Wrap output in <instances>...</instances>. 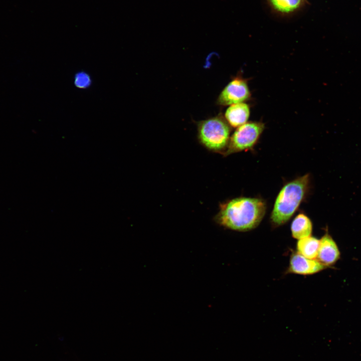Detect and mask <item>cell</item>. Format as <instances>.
Segmentation results:
<instances>
[{"label": "cell", "instance_id": "1", "mask_svg": "<svg viewBox=\"0 0 361 361\" xmlns=\"http://www.w3.org/2000/svg\"><path fill=\"white\" fill-rule=\"evenodd\" d=\"M267 209L260 198L240 197L219 205L214 221L226 229L247 232L255 229L263 220Z\"/></svg>", "mask_w": 361, "mask_h": 361}, {"label": "cell", "instance_id": "2", "mask_svg": "<svg viewBox=\"0 0 361 361\" xmlns=\"http://www.w3.org/2000/svg\"><path fill=\"white\" fill-rule=\"evenodd\" d=\"M310 176L309 173L285 184L278 193L270 215L273 228L280 227L289 221L309 194Z\"/></svg>", "mask_w": 361, "mask_h": 361}, {"label": "cell", "instance_id": "3", "mask_svg": "<svg viewBox=\"0 0 361 361\" xmlns=\"http://www.w3.org/2000/svg\"><path fill=\"white\" fill-rule=\"evenodd\" d=\"M198 132L199 140L206 149L221 154L226 149L231 128L222 117L216 116L200 122Z\"/></svg>", "mask_w": 361, "mask_h": 361}, {"label": "cell", "instance_id": "4", "mask_svg": "<svg viewBox=\"0 0 361 361\" xmlns=\"http://www.w3.org/2000/svg\"><path fill=\"white\" fill-rule=\"evenodd\" d=\"M265 129L261 121H249L236 128L230 136L227 147L222 154L227 156L231 154L252 149L258 141Z\"/></svg>", "mask_w": 361, "mask_h": 361}, {"label": "cell", "instance_id": "5", "mask_svg": "<svg viewBox=\"0 0 361 361\" xmlns=\"http://www.w3.org/2000/svg\"><path fill=\"white\" fill-rule=\"evenodd\" d=\"M251 98L248 80L242 76L234 77L219 95L217 103L221 106L245 102Z\"/></svg>", "mask_w": 361, "mask_h": 361}, {"label": "cell", "instance_id": "6", "mask_svg": "<svg viewBox=\"0 0 361 361\" xmlns=\"http://www.w3.org/2000/svg\"><path fill=\"white\" fill-rule=\"evenodd\" d=\"M327 268L317 259L307 258L296 251H293L290 256L287 274L310 275L318 273Z\"/></svg>", "mask_w": 361, "mask_h": 361}, {"label": "cell", "instance_id": "7", "mask_svg": "<svg viewBox=\"0 0 361 361\" xmlns=\"http://www.w3.org/2000/svg\"><path fill=\"white\" fill-rule=\"evenodd\" d=\"M271 11L281 18L295 15L308 4L307 0H266Z\"/></svg>", "mask_w": 361, "mask_h": 361}, {"label": "cell", "instance_id": "8", "mask_svg": "<svg viewBox=\"0 0 361 361\" xmlns=\"http://www.w3.org/2000/svg\"><path fill=\"white\" fill-rule=\"evenodd\" d=\"M340 258L338 247L327 233L319 240V246L316 259L326 267L335 264Z\"/></svg>", "mask_w": 361, "mask_h": 361}, {"label": "cell", "instance_id": "9", "mask_svg": "<svg viewBox=\"0 0 361 361\" xmlns=\"http://www.w3.org/2000/svg\"><path fill=\"white\" fill-rule=\"evenodd\" d=\"M250 114L249 106L245 102L230 105L225 112V120L229 125L237 128L248 122Z\"/></svg>", "mask_w": 361, "mask_h": 361}, {"label": "cell", "instance_id": "10", "mask_svg": "<svg viewBox=\"0 0 361 361\" xmlns=\"http://www.w3.org/2000/svg\"><path fill=\"white\" fill-rule=\"evenodd\" d=\"M313 224L311 220L303 213L297 214L291 223L292 237L297 240L311 236Z\"/></svg>", "mask_w": 361, "mask_h": 361}, {"label": "cell", "instance_id": "11", "mask_svg": "<svg viewBox=\"0 0 361 361\" xmlns=\"http://www.w3.org/2000/svg\"><path fill=\"white\" fill-rule=\"evenodd\" d=\"M319 240L313 236H309L299 240L296 243V252L311 259L317 258Z\"/></svg>", "mask_w": 361, "mask_h": 361}, {"label": "cell", "instance_id": "12", "mask_svg": "<svg viewBox=\"0 0 361 361\" xmlns=\"http://www.w3.org/2000/svg\"><path fill=\"white\" fill-rule=\"evenodd\" d=\"M73 83L76 88L86 89L92 85V79L89 73L84 71H81L75 73Z\"/></svg>", "mask_w": 361, "mask_h": 361}]
</instances>
